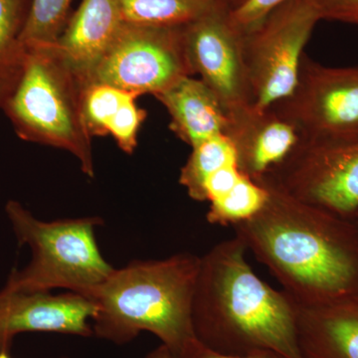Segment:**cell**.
<instances>
[{"instance_id":"6da1fadb","label":"cell","mask_w":358,"mask_h":358,"mask_svg":"<svg viewBox=\"0 0 358 358\" xmlns=\"http://www.w3.org/2000/svg\"><path fill=\"white\" fill-rule=\"evenodd\" d=\"M261 185L267 199L252 217L232 226L235 236L296 305L358 301L357 223Z\"/></svg>"},{"instance_id":"7a4b0ae2","label":"cell","mask_w":358,"mask_h":358,"mask_svg":"<svg viewBox=\"0 0 358 358\" xmlns=\"http://www.w3.org/2000/svg\"><path fill=\"white\" fill-rule=\"evenodd\" d=\"M247 251L234 236L200 257L192 308L195 338L222 355L268 350L303 358L296 303L254 273Z\"/></svg>"},{"instance_id":"3957f363","label":"cell","mask_w":358,"mask_h":358,"mask_svg":"<svg viewBox=\"0 0 358 358\" xmlns=\"http://www.w3.org/2000/svg\"><path fill=\"white\" fill-rule=\"evenodd\" d=\"M199 268V256L178 253L115 268L86 294L96 306L94 336L122 345L147 331L178 355L195 338L192 308Z\"/></svg>"},{"instance_id":"277c9868","label":"cell","mask_w":358,"mask_h":358,"mask_svg":"<svg viewBox=\"0 0 358 358\" xmlns=\"http://www.w3.org/2000/svg\"><path fill=\"white\" fill-rule=\"evenodd\" d=\"M17 82L3 109L22 140L61 148L95 178L91 134L82 107L84 84L55 44L22 47Z\"/></svg>"},{"instance_id":"5b68a950","label":"cell","mask_w":358,"mask_h":358,"mask_svg":"<svg viewBox=\"0 0 358 358\" xmlns=\"http://www.w3.org/2000/svg\"><path fill=\"white\" fill-rule=\"evenodd\" d=\"M20 245H27L32 258L23 270L9 275L6 288L23 292L66 289L86 296L102 284L115 268L101 253L96 228L98 216L42 221L15 200L6 206Z\"/></svg>"},{"instance_id":"8992f818","label":"cell","mask_w":358,"mask_h":358,"mask_svg":"<svg viewBox=\"0 0 358 358\" xmlns=\"http://www.w3.org/2000/svg\"><path fill=\"white\" fill-rule=\"evenodd\" d=\"M320 14L310 0H289L243 34V57L251 106L263 110L291 95L305 47Z\"/></svg>"},{"instance_id":"52a82bcc","label":"cell","mask_w":358,"mask_h":358,"mask_svg":"<svg viewBox=\"0 0 358 358\" xmlns=\"http://www.w3.org/2000/svg\"><path fill=\"white\" fill-rule=\"evenodd\" d=\"M258 182L341 217L358 209V136L303 140Z\"/></svg>"},{"instance_id":"ba28073f","label":"cell","mask_w":358,"mask_h":358,"mask_svg":"<svg viewBox=\"0 0 358 358\" xmlns=\"http://www.w3.org/2000/svg\"><path fill=\"white\" fill-rule=\"evenodd\" d=\"M182 27L124 22L89 83L155 96L180 78L192 76L183 48Z\"/></svg>"},{"instance_id":"9c48e42d","label":"cell","mask_w":358,"mask_h":358,"mask_svg":"<svg viewBox=\"0 0 358 358\" xmlns=\"http://www.w3.org/2000/svg\"><path fill=\"white\" fill-rule=\"evenodd\" d=\"M300 129L303 140L358 136V66L327 67L303 56L291 95L275 103Z\"/></svg>"},{"instance_id":"30bf717a","label":"cell","mask_w":358,"mask_h":358,"mask_svg":"<svg viewBox=\"0 0 358 358\" xmlns=\"http://www.w3.org/2000/svg\"><path fill=\"white\" fill-rule=\"evenodd\" d=\"M230 8L225 2H218L182 27L183 48L192 75H199L227 114L251 105L243 34L231 23Z\"/></svg>"},{"instance_id":"8fae6325","label":"cell","mask_w":358,"mask_h":358,"mask_svg":"<svg viewBox=\"0 0 358 358\" xmlns=\"http://www.w3.org/2000/svg\"><path fill=\"white\" fill-rule=\"evenodd\" d=\"M94 301L84 294L68 291H0V350H9L13 338L22 333H53L91 338Z\"/></svg>"},{"instance_id":"7c38bea8","label":"cell","mask_w":358,"mask_h":358,"mask_svg":"<svg viewBox=\"0 0 358 358\" xmlns=\"http://www.w3.org/2000/svg\"><path fill=\"white\" fill-rule=\"evenodd\" d=\"M224 136L234 147L240 173L259 180L300 143L296 124L275 105L258 110L251 105L228 113Z\"/></svg>"},{"instance_id":"4fadbf2b","label":"cell","mask_w":358,"mask_h":358,"mask_svg":"<svg viewBox=\"0 0 358 358\" xmlns=\"http://www.w3.org/2000/svg\"><path fill=\"white\" fill-rule=\"evenodd\" d=\"M122 24L117 0H82L68 21L55 46L84 86Z\"/></svg>"},{"instance_id":"5bb4252c","label":"cell","mask_w":358,"mask_h":358,"mask_svg":"<svg viewBox=\"0 0 358 358\" xmlns=\"http://www.w3.org/2000/svg\"><path fill=\"white\" fill-rule=\"evenodd\" d=\"M155 98L171 117V131L190 148L224 134L227 112L215 93L201 80L180 78Z\"/></svg>"},{"instance_id":"9a60e30c","label":"cell","mask_w":358,"mask_h":358,"mask_svg":"<svg viewBox=\"0 0 358 358\" xmlns=\"http://www.w3.org/2000/svg\"><path fill=\"white\" fill-rule=\"evenodd\" d=\"M296 306L303 358H358V301L322 307Z\"/></svg>"},{"instance_id":"2e32d148","label":"cell","mask_w":358,"mask_h":358,"mask_svg":"<svg viewBox=\"0 0 358 358\" xmlns=\"http://www.w3.org/2000/svg\"><path fill=\"white\" fill-rule=\"evenodd\" d=\"M220 0H117L124 23L181 27L196 20Z\"/></svg>"},{"instance_id":"e0dca14e","label":"cell","mask_w":358,"mask_h":358,"mask_svg":"<svg viewBox=\"0 0 358 358\" xmlns=\"http://www.w3.org/2000/svg\"><path fill=\"white\" fill-rule=\"evenodd\" d=\"M192 150L187 162L181 167L179 183L190 199L203 202L208 178L223 167L237 164L236 155L232 143L224 134L212 136Z\"/></svg>"},{"instance_id":"ac0fdd59","label":"cell","mask_w":358,"mask_h":358,"mask_svg":"<svg viewBox=\"0 0 358 358\" xmlns=\"http://www.w3.org/2000/svg\"><path fill=\"white\" fill-rule=\"evenodd\" d=\"M267 196V189L261 183L243 176L230 192L209 202L207 221L221 226L242 222L262 208Z\"/></svg>"},{"instance_id":"d6986e66","label":"cell","mask_w":358,"mask_h":358,"mask_svg":"<svg viewBox=\"0 0 358 358\" xmlns=\"http://www.w3.org/2000/svg\"><path fill=\"white\" fill-rule=\"evenodd\" d=\"M73 0H32L20 36L21 47L53 45L67 24Z\"/></svg>"},{"instance_id":"ffe728a7","label":"cell","mask_w":358,"mask_h":358,"mask_svg":"<svg viewBox=\"0 0 358 358\" xmlns=\"http://www.w3.org/2000/svg\"><path fill=\"white\" fill-rule=\"evenodd\" d=\"M134 96H140L110 85L95 82L85 85L82 107L85 122L91 136H107L108 126L113 117L120 108Z\"/></svg>"},{"instance_id":"44dd1931","label":"cell","mask_w":358,"mask_h":358,"mask_svg":"<svg viewBox=\"0 0 358 358\" xmlns=\"http://www.w3.org/2000/svg\"><path fill=\"white\" fill-rule=\"evenodd\" d=\"M26 16L24 0H0V70L22 57L20 36Z\"/></svg>"},{"instance_id":"7402d4cb","label":"cell","mask_w":358,"mask_h":358,"mask_svg":"<svg viewBox=\"0 0 358 358\" xmlns=\"http://www.w3.org/2000/svg\"><path fill=\"white\" fill-rule=\"evenodd\" d=\"M136 99L138 96H134L127 101L108 126V134L127 155L134 154L136 150L138 131L147 117V112L136 106Z\"/></svg>"},{"instance_id":"603a6c76","label":"cell","mask_w":358,"mask_h":358,"mask_svg":"<svg viewBox=\"0 0 358 358\" xmlns=\"http://www.w3.org/2000/svg\"><path fill=\"white\" fill-rule=\"evenodd\" d=\"M289 0H244L239 6L230 8L231 23L242 34L255 29L278 7Z\"/></svg>"},{"instance_id":"cb8c5ba5","label":"cell","mask_w":358,"mask_h":358,"mask_svg":"<svg viewBox=\"0 0 358 358\" xmlns=\"http://www.w3.org/2000/svg\"><path fill=\"white\" fill-rule=\"evenodd\" d=\"M320 20H333L358 26V0H310Z\"/></svg>"},{"instance_id":"d4e9b609","label":"cell","mask_w":358,"mask_h":358,"mask_svg":"<svg viewBox=\"0 0 358 358\" xmlns=\"http://www.w3.org/2000/svg\"><path fill=\"white\" fill-rule=\"evenodd\" d=\"M243 174L240 173L237 164L223 167L216 171L207 180L204 187L205 201L211 202L230 192Z\"/></svg>"},{"instance_id":"484cf974","label":"cell","mask_w":358,"mask_h":358,"mask_svg":"<svg viewBox=\"0 0 358 358\" xmlns=\"http://www.w3.org/2000/svg\"><path fill=\"white\" fill-rule=\"evenodd\" d=\"M178 358H288L274 350H256L241 355H222L213 352L200 343L196 338H193L182 348L178 355Z\"/></svg>"},{"instance_id":"4316f807","label":"cell","mask_w":358,"mask_h":358,"mask_svg":"<svg viewBox=\"0 0 358 358\" xmlns=\"http://www.w3.org/2000/svg\"><path fill=\"white\" fill-rule=\"evenodd\" d=\"M21 59L18 62L0 70V108L1 109L20 77Z\"/></svg>"},{"instance_id":"83f0119b","label":"cell","mask_w":358,"mask_h":358,"mask_svg":"<svg viewBox=\"0 0 358 358\" xmlns=\"http://www.w3.org/2000/svg\"><path fill=\"white\" fill-rule=\"evenodd\" d=\"M145 358H178V355H176L173 352V350H169L167 346L164 345H160L159 348H155V350H152Z\"/></svg>"},{"instance_id":"f1b7e54d","label":"cell","mask_w":358,"mask_h":358,"mask_svg":"<svg viewBox=\"0 0 358 358\" xmlns=\"http://www.w3.org/2000/svg\"><path fill=\"white\" fill-rule=\"evenodd\" d=\"M220 1L225 2V3H227L228 6H231V8H233V7L239 6L241 2H243L244 0H220Z\"/></svg>"},{"instance_id":"f546056e","label":"cell","mask_w":358,"mask_h":358,"mask_svg":"<svg viewBox=\"0 0 358 358\" xmlns=\"http://www.w3.org/2000/svg\"><path fill=\"white\" fill-rule=\"evenodd\" d=\"M0 358H13L9 352V350H0ZM61 358H69V357H61Z\"/></svg>"},{"instance_id":"4dcf8cb0","label":"cell","mask_w":358,"mask_h":358,"mask_svg":"<svg viewBox=\"0 0 358 358\" xmlns=\"http://www.w3.org/2000/svg\"><path fill=\"white\" fill-rule=\"evenodd\" d=\"M353 221H355V223H357V225L358 226V209L357 211L355 212V216H353Z\"/></svg>"}]
</instances>
